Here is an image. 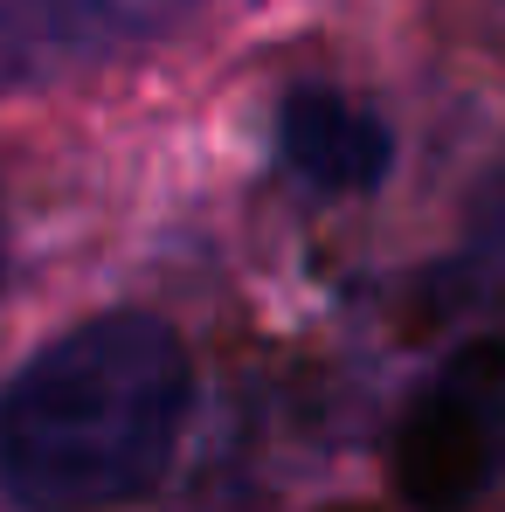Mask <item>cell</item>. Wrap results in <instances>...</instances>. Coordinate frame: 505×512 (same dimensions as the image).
<instances>
[{
  "instance_id": "3",
  "label": "cell",
  "mask_w": 505,
  "mask_h": 512,
  "mask_svg": "<svg viewBox=\"0 0 505 512\" xmlns=\"http://www.w3.org/2000/svg\"><path fill=\"white\" fill-rule=\"evenodd\" d=\"M277 160L319 194H367L388 180V125L333 84H298L277 104Z\"/></svg>"
},
{
  "instance_id": "4",
  "label": "cell",
  "mask_w": 505,
  "mask_h": 512,
  "mask_svg": "<svg viewBox=\"0 0 505 512\" xmlns=\"http://www.w3.org/2000/svg\"><path fill=\"white\" fill-rule=\"evenodd\" d=\"M118 35V0H0V97L42 90L97 63Z\"/></svg>"
},
{
  "instance_id": "1",
  "label": "cell",
  "mask_w": 505,
  "mask_h": 512,
  "mask_svg": "<svg viewBox=\"0 0 505 512\" xmlns=\"http://www.w3.org/2000/svg\"><path fill=\"white\" fill-rule=\"evenodd\" d=\"M194 367L167 319L97 312L0 388V492L21 512L139 499L173 464Z\"/></svg>"
},
{
  "instance_id": "6",
  "label": "cell",
  "mask_w": 505,
  "mask_h": 512,
  "mask_svg": "<svg viewBox=\"0 0 505 512\" xmlns=\"http://www.w3.org/2000/svg\"><path fill=\"white\" fill-rule=\"evenodd\" d=\"M0 277H7V229H0Z\"/></svg>"
},
{
  "instance_id": "5",
  "label": "cell",
  "mask_w": 505,
  "mask_h": 512,
  "mask_svg": "<svg viewBox=\"0 0 505 512\" xmlns=\"http://www.w3.org/2000/svg\"><path fill=\"white\" fill-rule=\"evenodd\" d=\"M471 277L492 305H505V173L471 208Z\"/></svg>"
},
{
  "instance_id": "2",
  "label": "cell",
  "mask_w": 505,
  "mask_h": 512,
  "mask_svg": "<svg viewBox=\"0 0 505 512\" xmlns=\"http://www.w3.org/2000/svg\"><path fill=\"white\" fill-rule=\"evenodd\" d=\"M388 478L409 512H464L505 485V340L457 346L409 395Z\"/></svg>"
}]
</instances>
